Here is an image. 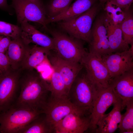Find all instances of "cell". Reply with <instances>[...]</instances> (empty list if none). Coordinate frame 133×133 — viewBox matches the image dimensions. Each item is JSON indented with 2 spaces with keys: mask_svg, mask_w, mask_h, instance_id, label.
<instances>
[{
  "mask_svg": "<svg viewBox=\"0 0 133 133\" xmlns=\"http://www.w3.org/2000/svg\"><path fill=\"white\" fill-rule=\"evenodd\" d=\"M103 9L109 18L115 24H119L125 18V11L109 1L106 2Z\"/></svg>",
  "mask_w": 133,
  "mask_h": 133,
  "instance_id": "4316f807",
  "label": "cell"
},
{
  "mask_svg": "<svg viewBox=\"0 0 133 133\" xmlns=\"http://www.w3.org/2000/svg\"><path fill=\"white\" fill-rule=\"evenodd\" d=\"M80 63L87 78L92 82L100 87L105 88L109 86L111 78L101 57L87 52Z\"/></svg>",
  "mask_w": 133,
  "mask_h": 133,
  "instance_id": "ba28073f",
  "label": "cell"
},
{
  "mask_svg": "<svg viewBox=\"0 0 133 133\" xmlns=\"http://www.w3.org/2000/svg\"><path fill=\"white\" fill-rule=\"evenodd\" d=\"M99 17L106 30L111 53L121 52L128 50L130 48L129 45L123 39L119 25L114 23L105 12Z\"/></svg>",
  "mask_w": 133,
  "mask_h": 133,
  "instance_id": "2e32d148",
  "label": "cell"
},
{
  "mask_svg": "<svg viewBox=\"0 0 133 133\" xmlns=\"http://www.w3.org/2000/svg\"><path fill=\"white\" fill-rule=\"evenodd\" d=\"M29 0V1H34L37 0Z\"/></svg>",
  "mask_w": 133,
  "mask_h": 133,
  "instance_id": "836d02e7",
  "label": "cell"
},
{
  "mask_svg": "<svg viewBox=\"0 0 133 133\" xmlns=\"http://www.w3.org/2000/svg\"><path fill=\"white\" fill-rule=\"evenodd\" d=\"M113 104V108L108 114H104L98 123L95 133H113L118 128L122 115V102L117 96Z\"/></svg>",
  "mask_w": 133,
  "mask_h": 133,
  "instance_id": "ac0fdd59",
  "label": "cell"
},
{
  "mask_svg": "<svg viewBox=\"0 0 133 133\" xmlns=\"http://www.w3.org/2000/svg\"><path fill=\"white\" fill-rule=\"evenodd\" d=\"M9 6L7 3V0H0V8L6 10L9 8Z\"/></svg>",
  "mask_w": 133,
  "mask_h": 133,
  "instance_id": "1f68e13d",
  "label": "cell"
},
{
  "mask_svg": "<svg viewBox=\"0 0 133 133\" xmlns=\"http://www.w3.org/2000/svg\"><path fill=\"white\" fill-rule=\"evenodd\" d=\"M74 0H49L45 7L48 19L56 17L65 11Z\"/></svg>",
  "mask_w": 133,
  "mask_h": 133,
  "instance_id": "603a6c76",
  "label": "cell"
},
{
  "mask_svg": "<svg viewBox=\"0 0 133 133\" xmlns=\"http://www.w3.org/2000/svg\"><path fill=\"white\" fill-rule=\"evenodd\" d=\"M116 100V95L110 86L101 89L92 108L89 132L95 133L101 117Z\"/></svg>",
  "mask_w": 133,
  "mask_h": 133,
  "instance_id": "4fadbf2b",
  "label": "cell"
},
{
  "mask_svg": "<svg viewBox=\"0 0 133 133\" xmlns=\"http://www.w3.org/2000/svg\"><path fill=\"white\" fill-rule=\"evenodd\" d=\"M98 1V0H76L63 13L54 17L48 19L47 23L67 21L73 19L88 10Z\"/></svg>",
  "mask_w": 133,
  "mask_h": 133,
  "instance_id": "d6986e66",
  "label": "cell"
},
{
  "mask_svg": "<svg viewBox=\"0 0 133 133\" xmlns=\"http://www.w3.org/2000/svg\"><path fill=\"white\" fill-rule=\"evenodd\" d=\"M88 43L89 52L98 57L111 53L106 30L99 17L94 22Z\"/></svg>",
  "mask_w": 133,
  "mask_h": 133,
  "instance_id": "5bb4252c",
  "label": "cell"
},
{
  "mask_svg": "<svg viewBox=\"0 0 133 133\" xmlns=\"http://www.w3.org/2000/svg\"><path fill=\"white\" fill-rule=\"evenodd\" d=\"M21 32L20 27L0 20V34L14 39L20 37Z\"/></svg>",
  "mask_w": 133,
  "mask_h": 133,
  "instance_id": "83f0119b",
  "label": "cell"
},
{
  "mask_svg": "<svg viewBox=\"0 0 133 133\" xmlns=\"http://www.w3.org/2000/svg\"><path fill=\"white\" fill-rule=\"evenodd\" d=\"M11 40L10 37L0 34V52L5 53Z\"/></svg>",
  "mask_w": 133,
  "mask_h": 133,
  "instance_id": "4dcf8cb0",
  "label": "cell"
},
{
  "mask_svg": "<svg viewBox=\"0 0 133 133\" xmlns=\"http://www.w3.org/2000/svg\"><path fill=\"white\" fill-rule=\"evenodd\" d=\"M19 89V95L13 106L43 112L51 93L49 84L34 69H21Z\"/></svg>",
  "mask_w": 133,
  "mask_h": 133,
  "instance_id": "6da1fadb",
  "label": "cell"
},
{
  "mask_svg": "<svg viewBox=\"0 0 133 133\" xmlns=\"http://www.w3.org/2000/svg\"><path fill=\"white\" fill-rule=\"evenodd\" d=\"M43 113L38 110L12 106L0 113V133H19Z\"/></svg>",
  "mask_w": 133,
  "mask_h": 133,
  "instance_id": "5b68a950",
  "label": "cell"
},
{
  "mask_svg": "<svg viewBox=\"0 0 133 133\" xmlns=\"http://www.w3.org/2000/svg\"><path fill=\"white\" fill-rule=\"evenodd\" d=\"M92 110L70 114L56 123L53 133H83L88 132Z\"/></svg>",
  "mask_w": 133,
  "mask_h": 133,
  "instance_id": "30bf717a",
  "label": "cell"
},
{
  "mask_svg": "<svg viewBox=\"0 0 133 133\" xmlns=\"http://www.w3.org/2000/svg\"><path fill=\"white\" fill-rule=\"evenodd\" d=\"M12 69L5 54L0 52V76L6 74Z\"/></svg>",
  "mask_w": 133,
  "mask_h": 133,
  "instance_id": "f1b7e54d",
  "label": "cell"
},
{
  "mask_svg": "<svg viewBox=\"0 0 133 133\" xmlns=\"http://www.w3.org/2000/svg\"><path fill=\"white\" fill-rule=\"evenodd\" d=\"M29 45L25 44L20 37L11 40L5 54L12 69H21L25 52Z\"/></svg>",
  "mask_w": 133,
  "mask_h": 133,
  "instance_id": "ffe728a7",
  "label": "cell"
},
{
  "mask_svg": "<svg viewBox=\"0 0 133 133\" xmlns=\"http://www.w3.org/2000/svg\"><path fill=\"white\" fill-rule=\"evenodd\" d=\"M101 9L98 1L76 18L68 21H59V27L70 36L88 43L94 20Z\"/></svg>",
  "mask_w": 133,
  "mask_h": 133,
  "instance_id": "277c9868",
  "label": "cell"
},
{
  "mask_svg": "<svg viewBox=\"0 0 133 133\" xmlns=\"http://www.w3.org/2000/svg\"><path fill=\"white\" fill-rule=\"evenodd\" d=\"M120 7L124 11L128 10L133 2V0H108Z\"/></svg>",
  "mask_w": 133,
  "mask_h": 133,
  "instance_id": "f546056e",
  "label": "cell"
},
{
  "mask_svg": "<svg viewBox=\"0 0 133 133\" xmlns=\"http://www.w3.org/2000/svg\"><path fill=\"white\" fill-rule=\"evenodd\" d=\"M47 58L54 70L57 72L62 78L67 95L73 82L83 68V66L80 63L71 62L62 59L52 50H50Z\"/></svg>",
  "mask_w": 133,
  "mask_h": 133,
  "instance_id": "7c38bea8",
  "label": "cell"
},
{
  "mask_svg": "<svg viewBox=\"0 0 133 133\" xmlns=\"http://www.w3.org/2000/svg\"><path fill=\"white\" fill-rule=\"evenodd\" d=\"M109 85L121 100L123 110L127 103L133 99V69L111 79Z\"/></svg>",
  "mask_w": 133,
  "mask_h": 133,
  "instance_id": "9a60e30c",
  "label": "cell"
},
{
  "mask_svg": "<svg viewBox=\"0 0 133 133\" xmlns=\"http://www.w3.org/2000/svg\"><path fill=\"white\" fill-rule=\"evenodd\" d=\"M130 8L125 11L123 20L119 25L121 30L125 42L131 46L133 45V15Z\"/></svg>",
  "mask_w": 133,
  "mask_h": 133,
  "instance_id": "d4e9b609",
  "label": "cell"
},
{
  "mask_svg": "<svg viewBox=\"0 0 133 133\" xmlns=\"http://www.w3.org/2000/svg\"><path fill=\"white\" fill-rule=\"evenodd\" d=\"M20 24L21 32L20 37L25 44L34 43L39 46L53 50L54 42L52 37L40 32L28 22Z\"/></svg>",
  "mask_w": 133,
  "mask_h": 133,
  "instance_id": "e0dca14e",
  "label": "cell"
},
{
  "mask_svg": "<svg viewBox=\"0 0 133 133\" xmlns=\"http://www.w3.org/2000/svg\"><path fill=\"white\" fill-rule=\"evenodd\" d=\"M82 69L72 83L67 98L77 106L92 110L100 90L103 87H99L90 81L87 77L85 71L83 72Z\"/></svg>",
  "mask_w": 133,
  "mask_h": 133,
  "instance_id": "3957f363",
  "label": "cell"
},
{
  "mask_svg": "<svg viewBox=\"0 0 133 133\" xmlns=\"http://www.w3.org/2000/svg\"><path fill=\"white\" fill-rule=\"evenodd\" d=\"M126 111L122 115L118 128L120 133H133V99L126 104Z\"/></svg>",
  "mask_w": 133,
  "mask_h": 133,
  "instance_id": "cb8c5ba5",
  "label": "cell"
},
{
  "mask_svg": "<svg viewBox=\"0 0 133 133\" xmlns=\"http://www.w3.org/2000/svg\"><path fill=\"white\" fill-rule=\"evenodd\" d=\"M101 57L111 79L133 69V45L127 50L105 54Z\"/></svg>",
  "mask_w": 133,
  "mask_h": 133,
  "instance_id": "8fae6325",
  "label": "cell"
},
{
  "mask_svg": "<svg viewBox=\"0 0 133 133\" xmlns=\"http://www.w3.org/2000/svg\"><path fill=\"white\" fill-rule=\"evenodd\" d=\"M21 70V69H12L0 76V113L5 112L13 106L19 89Z\"/></svg>",
  "mask_w": 133,
  "mask_h": 133,
  "instance_id": "9c48e42d",
  "label": "cell"
},
{
  "mask_svg": "<svg viewBox=\"0 0 133 133\" xmlns=\"http://www.w3.org/2000/svg\"><path fill=\"white\" fill-rule=\"evenodd\" d=\"M49 84V89L52 96L55 97H67V92L63 80L60 74L54 70Z\"/></svg>",
  "mask_w": 133,
  "mask_h": 133,
  "instance_id": "484cf974",
  "label": "cell"
},
{
  "mask_svg": "<svg viewBox=\"0 0 133 133\" xmlns=\"http://www.w3.org/2000/svg\"><path fill=\"white\" fill-rule=\"evenodd\" d=\"M11 6L15 10L17 20L20 24L32 21L41 25L47 30L48 18L45 5L42 0H11Z\"/></svg>",
  "mask_w": 133,
  "mask_h": 133,
  "instance_id": "8992f818",
  "label": "cell"
},
{
  "mask_svg": "<svg viewBox=\"0 0 133 133\" xmlns=\"http://www.w3.org/2000/svg\"><path fill=\"white\" fill-rule=\"evenodd\" d=\"M53 126L43 113L24 127L19 133H53Z\"/></svg>",
  "mask_w": 133,
  "mask_h": 133,
  "instance_id": "7402d4cb",
  "label": "cell"
},
{
  "mask_svg": "<svg viewBox=\"0 0 133 133\" xmlns=\"http://www.w3.org/2000/svg\"><path fill=\"white\" fill-rule=\"evenodd\" d=\"M53 38L54 48L53 50L59 57L74 62H80L87 52L81 39L72 37L62 31L48 29Z\"/></svg>",
  "mask_w": 133,
  "mask_h": 133,
  "instance_id": "7a4b0ae2",
  "label": "cell"
},
{
  "mask_svg": "<svg viewBox=\"0 0 133 133\" xmlns=\"http://www.w3.org/2000/svg\"><path fill=\"white\" fill-rule=\"evenodd\" d=\"M50 50L45 47L28 46L25 52L21 66L22 70L34 69L47 58Z\"/></svg>",
  "mask_w": 133,
  "mask_h": 133,
  "instance_id": "44dd1931",
  "label": "cell"
},
{
  "mask_svg": "<svg viewBox=\"0 0 133 133\" xmlns=\"http://www.w3.org/2000/svg\"><path fill=\"white\" fill-rule=\"evenodd\" d=\"M91 109L77 106L67 97H55L51 94L43 110L47 120L53 127L54 125L68 115Z\"/></svg>",
  "mask_w": 133,
  "mask_h": 133,
  "instance_id": "52a82bcc",
  "label": "cell"
},
{
  "mask_svg": "<svg viewBox=\"0 0 133 133\" xmlns=\"http://www.w3.org/2000/svg\"><path fill=\"white\" fill-rule=\"evenodd\" d=\"M100 5L102 9H103L106 2L108 0H98Z\"/></svg>",
  "mask_w": 133,
  "mask_h": 133,
  "instance_id": "d6a6232c",
  "label": "cell"
}]
</instances>
